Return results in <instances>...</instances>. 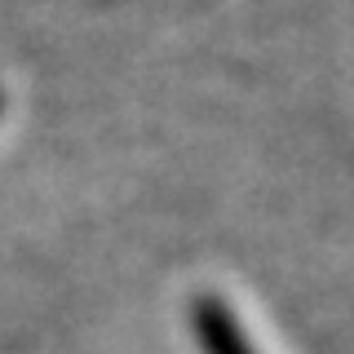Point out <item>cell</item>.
I'll use <instances>...</instances> for the list:
<instances>
[{"instance_id": "obj_1", "label": "cell", "mask_w": 354, "mask_h": 354, "mask_svg": "<svg viewBox=\"0 0 354 354\" xmlns=\"http://www.w3.org/2000/svg\"><path fill=\"white\" fill-rule=\"evenodd\" d=\"M191 319H195V337H199V346H204V354H252L248 337L239 332L226 301H217V297H195Z\"/></svg>"}]
</instances>
